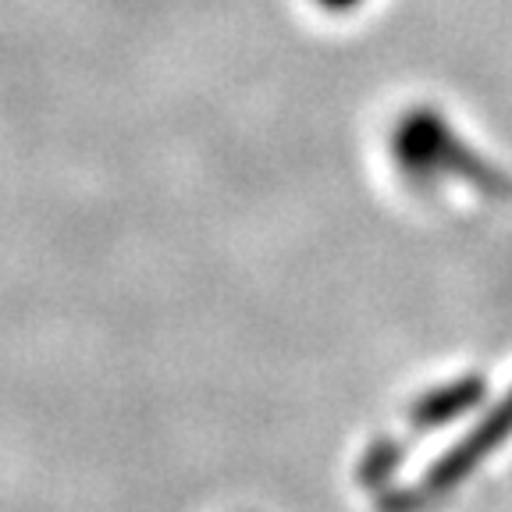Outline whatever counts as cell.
Wrapping results in <instances>:
<instances>
[{
    "label": "cell",
    "instance_id": "5",
    "mask_svg": "<svg viewBox=\"0 0 512 512\" xmlns=\"http://www.w3.org/2000/svg\"><path fill=\"white\" fill-rule=\"evenodd\" d=\"M320 8H328V11H349V8H356L360 0H317Z\"/></svg>",
    "mask_w": 512,
    "mask_h": 512
},
{
    "label": "cell",
    "instance_id": "1",
    "mask_svg": "<svg viewBox=\"0 0 512 512\" xmlns=\"http://www.w3.org/2000/svg\"><path fill=\"white\" fill-rule=\"evenodd\" d=\"M388 150H392L395 171L416 189L463 182L484 192L488 200L512 207L509 171L498 168L495 160H488L480 150H473L434 107H413V111H406V118L395 121Z\"/></svg>",
    "mask_w": 512,
    "mask_h": 512
},
{
    "label": "cell",
    "instance_id": "4",
    "mask_svg": "<svg viewBox=\"0 0 512 512\" xmlns=\"http://www.w3.org/2000/svg\"><path fill=\"white\" fill-rule=\"evenodd\" d=\"M402 463V445L392 438H377L370 441V448L363 452L360 459V480L363 488H384L388 480H392V473L399 470Z\"/></svg>",
    "mask_w": 512,
    "mask_h": 512
},
{
    "label": "cell",
    "instance_id": "2",
    "mask_svg": "<svg viewBox=\"0 0 512 512\" xmlns=\"http://www.w3.org/2000/svg\"><path fill=\"white\" fill-rule=\"evenodd\" d=\"M509 438H512V392L502 395L498 406H491L488 416H484L473 431H466L463 438L438 459V463L427 466L416 484L392 488L381 502H377V509L381 512H431V509H438V505L456 495L466 480L488 463L491 452L502 448Z\"/></svg>",
    "mask_w": 512,
    "mask_h": 512
},
{
    "label": "cell",
    "instance_id": "3",
    "mask_svg": "<svg viewBox=\"0 0 512 512\" xmlns=\"http://www.w3.org/2000/svg\"><path fill=\"white\" fill-rule=\"evenodd\" d=\"M484 395H488V381L480 374L445 381V384H438L434 392H424L409 406V427H413L416 434L441 431V427L456 424L466 413H473V409L484 402Z\"/></svg>",
    "mask_w": 512,
    "mask_h": 512
}]
</instances>
